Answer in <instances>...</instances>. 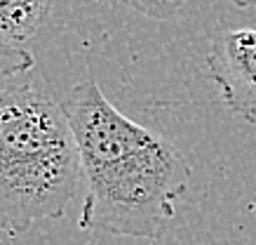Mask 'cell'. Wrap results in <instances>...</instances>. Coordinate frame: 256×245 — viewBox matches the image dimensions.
I'll list each match as a JSON object with an SVG mask.
<instances>
[{"label": "cell", "mask_w": 256, "mask_h": 245, "mask_svg": "<svg viewBox=\"0 0 256 245\" xmlns=\"http://www.w3.org/2000/svg\"><path fill=\"white\" fill-rule=\"evenodd\" d=\"M62 106L82 160L80 229L158 240L190 184L181 151L116 109L94 78L70 87Z\"/></svg>", "instance_id": "1"}, {"label": "cell", "mask_w": 256, "mask_h": 245, "mask_svg": "<svg viewBox=\"0 0 256 245\" xmlns=\"http://www.w3.org/2000/svg\"><path fill=\"white\" fill-rule=\"evenodd\" d=\"M82 184V160L64 106L19 78L0 87V233L62 219Z\"/></svg>", "instance_id": "2"}, {"label": "cell", "mask_w": 256, "mask_h": 245, "mask_svg": "<svg viewBox=\"0 0 256 245\" xmlns=\"http://www.w3.org/2000/svg\"><path fill=\"white\" fill-rule=\"evenodd\" d=\"M207 69L226 109L256 125V29H228L212 38Z\"/></svg>", "instance_id": "3"}, {"label": "cell", "mask_w": 256, "mask_h": 245, "mask_svg": "<svg viewBox=\"0 0 256 245\" xmlns=\"http://www.w3.org/2000/svg\"><path fill=\"white\" fill-rule=\"evenodd\" d=\"M230 3H235L242 10H256V0H230Z\"/></svg>", "instance_id": "7"}, {"label": "cell", "mask_w": 256, "mask_h": 245, "mask_svg": "<svg viewBox=\"0 0 256 245\" xmlns=\"http://www.w3.org/2000/svg\"><path fill=\"white\" fill-rule=\"evenodd\" d=\"M52 0H0V40L24 43L42 29Z\"/></svg>", "instance_id": "4"}, {"label": "cell", "mask_w": 256, "mask_h": 245, "mask_svg": "<svg viewBox=\"0 0 256 245\" xmlns=\"http://www.w3.org/2000/svg\"><path fill=\"white\" fill-rule=\"evenodd\" d=\"M33 69V55L22 45L0 40V87L26 78Z\"/></svg>", "instance_id": "5"}, {"label": "cell", "mask_w": 256, "mask_h": 245, "mask_svg": "<svg viewBox=\"0 0 256 245\" xmlns=\"http://www.w3.org/2000/svg\"><path fill=\"white\" fill-rule=\"evenodd\" d=\"M120 3L148 19H160V22H172L188 5V0H120Z\"/></svg>", "instance_id": "6"}]
</instances>
